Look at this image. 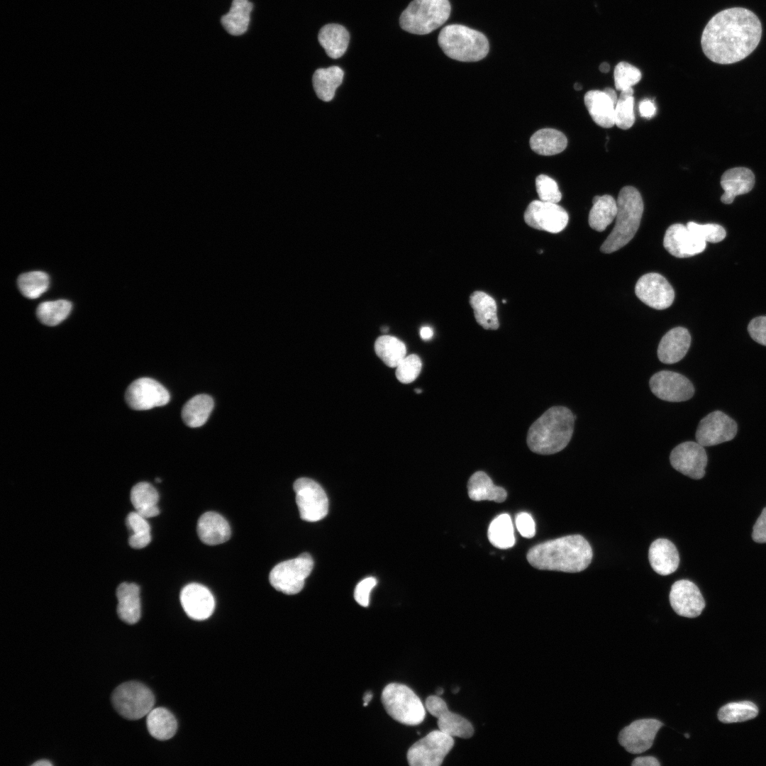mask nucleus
<instances>
[{
	"label": "nucleus",
	"mask_w": 766,
	"mask_h": 766,
	"mask_svg": "<svg viewBox=\"0 0 766 766\" xmlns=\"http://www.w3.org/2000/svg\"><path fill=\"white\" fill-rule=\"evenodd\" d=\"M762 35L758 17L743 7L724 9L714 16L705 26L701 38L704 53L712 62L727 65L748 57L757 46Z\"/></svg>",
	"instance_id": "1"
},
{
	"label": "nucleus",
	"mask_w": 766,
	"mask_h": 766,
	"mask_svg": "<svg viewBox=\"0 0 766 766\" xmlns=\"http://www.w3.org/2000/svg\"><path fill=\"white\" fill-rule=\"evenodd\" d=\"M592 549L581 535H570L548 540L531 548L528 562L542 570L579 572L591 563Z\"/></svg>",
	"instance_id": "2"
},
{
	"label": "nucleus",
	"mask_w": 766,
	"mask_h": 766,
	"mask_svg": "<svg viewBox=\"0 0 766 766\" xmlns=\"http://www.w3.org/2000/svg\"><path fill=\"white\" fill-rule=\"evenodd\" d=\"M576 418L562 406H553L530 426L526 442L529 449L540 455H552L562 450L570 441Z\"/></svg>",
	"instance_id": "3"
},
{
	"label": "nucleus",
	"mask_w": 766,
	"mask_h": 766,
	"mask_svg": "<svg viewBox=\"0 0 766 766\" xmlns=\"http://www.w3.org/2000/svg\"><path fill=\"white\" fill-rule=\"evenodd\" d=\"M617 214L612 231L601 246L604 253L615 252L629 243L635 235L643 211V201L633 187H623L618 196Z\"/></svg>",
	"instance_id": "4"
},
{
	"label": "nucleus",
	"mask_w": 766,
	"mask_h": 766,
	"mask_svg": "<svg viewBox=\"0 0 766 766\" xmlns=\"http://www.w3.org/2000/svg\"><path fill=\"white\" fill-rule=\"evenodd\" d=\"M438 43L450 58L460 62H477L489 50L487 38L482 33L460 24H450L440 30Z\"/></svg>",
	"instance_id": "5"
},
{
	"label": "nucleus",
	"mask_w": 766,
	"mask_h": 766,
	"mask_svg": "<svg viewBox=\"0 0 766 766\" xmlns=\"http://www.w3.org/2000/svg\"><path fill=\"white\" fill-rule=\"evenodd\" d=\"M450 11L449 0H413L401 13L399 25L413 34H428L449 18Z\"/></svg>",
	"instance_id": "6"
},
{
	"label": "nucleus",
	"mask_w": 766,
	"mask_h": 766,
	"mask_svg": "<svg viewBox=\"0 0 766 766\" xmlns=\"http://www.w3.org/2000/svg\"><path fill=\"white\" fill-rule=\"evenodd\" d=\"M381 699L387 714L401 723L415 726L425 718L426 707L416 693L404 684H387Z\"/></svg>",
	"instance_id": "7"
},
{
	"label": "nucleus",
	"mask_w": 766,
	"mask_h": 766,
	"mask_svg": "<svg viewBox=\"0 0 766 766\" xmlns=\"http://www.w3.org/2000/svg\"><path fill=\"white\" fill-rule=\"evenodd\" d=\"M111 702L121 716L137 720L148 715L153 709L155 697L152 691L143 683L129 681L121 684L113 690Z\"/></svg>",
	"instance_id": "8"
},
{
	"label": "nucleus",
	"mask_w": 766,
	"mask_h": 766,
	"mask_svg": "<svg viewBox=\"0 0 766 766\" xmlns=\"http://www.w3.org/2000/svg\"><path fill=\"white\" fill-rule=\"evenodd\" d=\"M313 566L311 555L303 553L275 565L269 574L270 583L277 591L284 594H297L303 589Z\"/></svg>",
	"instance_id": "9"
},
{
	"label": "nucleus",
	"mask_w": 766,
	"mask_h": 766,
	"mask_svg": "<svg viewBox=\"0 0 766 766\" xmlns=\"http://www.w3.org/2000/svg\"><path fill=\"white\" fill-rule=\"evenodd\" d=\"M454 745L453 737L433 731L413 743L407 751L411 766H439Z\"/></svg>",
	"instance_id": "10"
},
{
	"label": "nucleus",
	"mask_w": 766,
	"mask_h": 766,
	"mask_svg": "<svg viewBox=\"0 0 766 766\" xmlns=\"http://www.w3.org/2000/svg\"><path fill=\"white\" fill-rule=\"evenodd\" d=\"M294 490L301 519L314 522L327 515L328 499L317 482L309 478L301 477L294 482Z\"/></svg>",
	"instance_id": "11"
},
{
	"label": "nucleus",
	"mask_w": 766,
	"mask_h": 766,
	"mask_svg": "<svg viewBox=\"0 0 766 766\" xmlns=\"http://www.w3.org/2000/svg\"><path fill=\"white\" fill-rule=\"evenodd\" d=\"M125 399L131 409L143 411L167 404L170 396L167 389L157 381L142 377L128 386Z\"/></svg>",
	"instance_id": "12"
},
{
	"label": "nucleus",
	"mask_w": 766,
	"mask_h": 766,
	"mask_svg": "<svg viewBox=\"0 0 766 766\" xmlns=\"http://www.w3.org/2000/svg\"><path fill=\"white\" fill-rule=\"evenodd\" d=\"M523 218L531 228L552 233L562 231L569 220L567 211L562 206L540 199L528 204Z\"/></svg>",
	"instance_id": "13"
},
{
	"label": "nucleus",
	"mask_w": 766,
	"mask_h": 766,
	"mask_svg": "<svg viewBox=\"0 0 766 766\" xmlns=\"http://www.w3.org/2000/svg\"><path fill=\"white\" fill-rule=\"evenodd\" d=\"M649 386L657 398L670 402L687 401L694 394V387L686 377L669 370L654 374L650 379Z\"/></svg>",
	"instance_id": "14"
},
{
	"label": "nucleus",
	"mask_w": 766,
	"mask_h": 766,
	"mask_svg": "<svg viewBox=\"0 0 766 766\" xmlns=\"http://www.w3.org/2000/svg\"><path fill=\"white\" fill-rule=\"evenodd\" d=\"M635 292L642 302L657 310L670 307L675 299L671 284L662 275L655 272L640 277L635 284Z\"/></svg>",
	"instance_id": "15"
},
{
	"label": "nucleus",
	"mask_w": 766,
	"mask_h": 766,
	"mask_svg": "<svg viewBox=\"0 0 766 766\" xmlns=\"http://www.w3.org/2000/svg\"><path fill=\"white\" fill-rule=\"evenodd\" d=\"M663 723L654 718H643L633 721L619 733L618 740L626 750L632 754H640L650 749Z\"/></svg>",
	"instance_id": "16"
},
{
	"label": "nucleus",
	"mask_w": 766,
	"mask_h": 766,
	"mask_svg": "<svg viewBox=\"0 0 766 766\" xmlns=\"http://www.w3.org/2000/svg\"><path fill=\"white\" fill-rule=\"evenodd\" d=\"M736 433V423L723 412L715 411L700 421L696 440L704 447L712 446L732 440Z\"/></svg>",
	"instance_id": "17"
},
{
	"label": "nucleus",
	"mask_w": 766,
	"mask_h": 766,
	"mask_svg": "<svg viewBox=\"0 0 766 766\" xmlns=\"http://www.w3.org/2000/svg\"><path fill=\"white\" fill-rule=\"evenodd\" d=\"M670 461L677 471L692 479H699L705 474L707 455L703 445L687 441L673 448Z\"/></svg>",
	"instance_id": "18"
},
{
	"label": "nucleus",
	"mask_w": 766,
	"mask_h": 766,
	"mask_svg": "<svg viewBox=\"0 0 766 766\" xmlns=\"http://www.w3.org/2000/svg\"><path fill=\"white\" fill-rule=\"evenodd\" d=\"M425 707L438 719L440 731L453 738H469L473 736L474 728L471 723L460 715L450 711L440 696H429L426 700Z\"/></svg>",
	"instance_id": "19"
},
{
	"label": "nucleus",
	"mask_w": 766,
	"mask_h": 766,
	"mask_svg": "<svg viewBox=\"0 0 766 766\" xmlns=\"http://www.w3.org/2000/svg\"><path fill=\"white\" fill-rule=\"evenodd\" d=\"M669 599L675 612L687 618L699 616L705 607L700 590L687 579L678 580L672 585Z\"/></svg>",
	"instance_id": "20"
},
{
	"label": "nucleus",
	"mask_w": 766,
	"mask_h": 766,
	"mask_svg": "<svg viewBox=\"0 0 766 766\" xmlns=\"http://www.w3.org/2000/svg\"><path fill=\"white\" fill-rule=\"evenodd\" d=\"M706 243L691 231L687 226L675 223L666 231L663 245L672 255L684 258L703 252Z\"/></svg>",
	"instance_id": "21"
},
{
	"label": "nucleus",
	"mask_w": 766,
	"mask_h": 766,
	"mask_svg": "<svg viewBox=\"0 0 766 766\" xmlns=\"http://www.w3.org/2000/svg\"><path fill=\"white\" fill-rule=\"evenodd\" d=\"M180 602L187 615L196 621L207 619L215 609V600L210 590L197 583L189 584L182 589Z\"/></svg>",
	"instance_id": "22"
},
{
	"label": "nucleus",
	"mask_w": 766,
	"mask_h": 766,
	"mask_svg": "<svg viewBox=\"0 0 766 766\" xmlns=\"http://www.w3.org/2000/svg\"><path fill=\"white\" fill-rule=\"evenodd\" d=\"M618 96L611 88L590 90L584 97V104L593 121L602 128L615 125L614 111Z\"/></svg>",
	"instance_id": "23"
},
{
	"label": "nucleus",
	"mask_w": 766,
	"mask_h": 766,
	"mask_svg": "<svg viewBox=\"0 0 766 766\" xmlns=\"http://www.w3.org/2000/svg\"><path fill=\"white\" fill-rule=\"evenodd\" d=\"M691 344V335L683 327H676L663 335L657 348L660 362L673 364L680 361L687 354Z\"/></svg>",
	"instance_id": "24"
},
{
	"label": "nucleus",
	"mask_w": 766,
	"mask_h": 766,
	"mask_svg": "<svg viewBox=\"0 0 766 766\" xmlns=\"http://www.w3.org/2000/svg\"><path fill=\"white\" fill-rule=\"evenodd\" d=\"M755 184V175L748 168L738 167L726 170L721 179L724 193L721 197L723 203L731 204L736 196L748 193Z\"/></svg>",
	"instance_id": "25"
},
{
	"label": "nucleus",
	"mask_w": 766,
	"mask_h": 766,
	"mask_svg": "<svg viewBox=\"0 0 766 766\" xmlns=\"http://www.w3.org/2000/svg\"><path fill=\"white\" fill-rule=\"evenodd\" d=\"M648 559L653 570L664 576L675 572L679 563L677 548L665 538H658L651 543Z\"/></svg>",
	"instance_id": "26"
},
{
	"label": "nucleus",
	"mask_w": 766,
	"mask_h": 766,
	"mask_svg": "<svg viewBox=\"0 0 766 766\" xmlns=\"http://www.w3.org/2000/svg\"><path fill=\"white\" fill-rule=\"evenodd\" d=\"M197 533L204 543L215 545L227 541L231 531L228 521L221 515L209 511L202 514L198 520Z\"/></svg>",
	"instance_id": "27"
},
{
	"label": "nucleus",
	"mask_w": 766,
	"mask_h": 766,
	"mask_svg": "<svg viewBox=\"0 0 766 766\" xmlns=\"http://www.w3.org/2000/svg\"><path fill=\"white\" fill-rule=\"evenodd\" d=\"M117 614L121 620L134 624L140 618V588L135 583L123 582L116 589Z\"/></svg>",
	"instance_id": "28"
},
{
	"label": "nucleus",
	"mask_w": 766,
	"mask_h": 766,
	"mask_svg": "<svg viewBox=\"0 0 766 766\" xmlns=\"http://www.w3.org/2000/svg\"><path fill=\"white\" fill-rule=\"evenodd\" d=\"M469 497L473 501H494L503 502L507 496L506 491L496 486L491 478L482 471L474 472L467 482Z\"/></svg>",
	"instance_id": "29"
},
{
	"label": "nucleus",
	"mask_w": 766,
	"mask_h": 766,
	"mask_svg": "<svg viewBox=\"0 0 766 766\" xmlns=\"http://www.w3.org/2000/svg\"><path fill=\"white\" fill-rule=\"evenodd\" d=\"M318 40L326 54L331 58L337 59L345 54L349 44L350 35L344 26L329 23L321 28Z\"/></svg>",
	"instance_id": "30"
},
{
	"label": "nucleus",
	"mask_w": 766,
	"mask_h": 766,
	"mask_svg": "<svg viewBox=\"0 0 766 766\" xmlns=\"http://www.w3.org/2000/svg\"><path fill=\"white\" fill-rule=\"evenodd\" d=\"M476 321L484 329L496 330L499 326L495 300L484 292L475 291L470 296Z\"/></svg>",
	"instance_id": "31"
},
{
	"label": "nucleus",
	"mask_w": 766,
	"mask_h": 766,
	"mask_svg": "<svg viewBox=\"0 0 766 766\" xmlns=\"http://www.w3.org/2000/svg\"><path fill=\"white\" fill-rule=\"evenodd\" d=\"M567 140L562 132L553 128H543L536 131L530 138V146L541 155H554L562 152L567 147Z\"/></svg>",
	"instance_id": "32"
},
{
	"label": "nucleus",
	"mask_w": 766,
	"mask_h": 766,
	"mask_svg": "<svg viewBox=\"0 0 766 766\" xmlns=\"http://www.w3.org/2000/svg\"><path fill=\"white\" fill-rule=\"evenodd\" d=\"M131 500L135 511L148 518L157 516L159 494L155 488L148 482H142L133 487Z\"/></svg>",
	"instance_id": "33"
},
{
	"label": "nucleus",
	"mask_w": 766,
	"mask_h": 766,
	"mask_svg": "<svg viewBox=\"0 0 766 766\" xmlns=\"http://www.w3.org/2000/svg\"><path fill=\"white\" fill-rule=\"evenodd\" d=\"M592 202L593 206L589 213V225L598 232L604 231L616 218V201L611 195L604 194L594 196Z\"/></svg>",
	"instance_id": "34"
},
{
	"label": "nucleus",
	"mask_w": 766,
	"mask_h": 766,
	"mask_svg": "<svg viewBox=\"0 0 766 766\" xmlns=\"http://www.w3.org/2000/svg\"><path fill=\"white\" fill-rule=\"evenodd\" d=\"M252 4L248 0H233L229 11L221 17V24L232 35H240L248 28Z\"/></svg>",
	"instance_id": "35"
},
{
	"label": "nucleus",
	"mask_w": 766,
	"mask_h": 766,
	"mask_svg": "<svg viewBox=\"0 0 766 766\" xmlns=\"http://www.w3.org/2000/svg\"><path fill=\"white\" fill-rule=\"evenodd\" d=\"M343 76V70L338 66L316 70L313 75V85L317 96L324 101H331Z\"/></svg>",
	"instance_id": "36"
},
{
	"label": "nucleus",
	"mask_w": 766,
	"mask_h": 766,
	"mask_svg": "<svg viewBox=\"0 0 766 766\" xmlns=\"http://www.w3.org/2000/svg\"><path fill=\"white\" fill-rule=\"evenodd\" d=\"M214 406L213 399L207 394H198L184 405L182 418L192 428L203 426L208 420Z\"/></svg>",
	"instance_id": "37"
},
{
	"label": "nucleus",
	"mask_w": 766,
	"mask_h": 766,
	"mask_svg": "<svg viewBox=\"0 0 766 766\" xmlns=\"http://www.w3.org/2000/svg\"><path fill=\"white\" fill-rule=\"evenodd\" d=\"M146 723L150 734L160 740L172 738L177 728L174 716L163 707L152 709L147 715Z\"/></svg>",
	"instance_id": "38"
},
{
	"label": "nucleus",
	"mask_w": 766,
	"mask_h": 766,
	"mask_svg": "<svg viewBox=\"0 0 766 766\" xmlns=\"http://www.w3.org/2000/svg\"><path fill=\"white\" fill-rule=\"evenodd\" d=\"M487 535L494 547L508 549L515 544L514 527L510 516L502 514L497 516L489 524Z\"/></svg>",
	"instance_id": "39"
},
{
	"label": "nucleus",
	"mask_w": 766,
	"mask_h": 766,
	"mask_svg": "<svg viewBox=\"0 0 766 766\" xmlns=\"http://www.w3.org/2000/svg\"><path fill=\"white\" fill-rule=\"evenodd\" d=\"M377 355L389 367H396L406 357L405 344L399 339L391 335H382L374 343Z\"/></svg>",
	"instance_id": "40"
},
{
	"label": "nucleus",
	"mask_w": 766,
	"mask_h": 766,
	"mask_svg": "<svg viewBox=\"0 0 766 766\" xmlns=\"http://www.w3.org/2000/svg\"><path fill=\"white\" fill-rule=\"evenodd\" d=\"M758 712L757 706L752 701L731 702L720 708L718 718L724 723L743 722L755 718Z\"/></svg>",
	"instance_id": "41"
},
{
	"label": "nucleus",
	"mask_w": 766,
	"mask_h": 766,
	"mask_svg": "<svg viewBox=\"0 0 766 766\" xmlns=\"http://www.w3.org/2000/svg\"><path fill=\"white\" fill-rule=\"evenodd\" d=\"M70 301L64 299L45 301L36 310L38 320L43 324L54 326L63 321L72 310Z\"/></svg>",
	"instance_id": "42"
},
{
	"label": "nucleus",
	"mask_w": 766,
	"mask_h": 766,
	"mask_svg": "<svg viewBox=\"0 0 766 766\" xmlns=\"http://www.w3.org/2000/svg\"><path fill=\"white\" fill-rule=\"evenodd\" d=\"M17 282L21 294L28 299H34L47 291L50 279L45 272L33 271L21 274Z\"/></svg>",
	"instance_id": "43"
},
{
	"label": "nucleus",
	"mask_w": 766,
	"mask_h": 766,
	"mask_svg": "<svg viewBox=\"0 0 766 766\" xmlns=\"http://www.w3.org/2000/svg\"><path fill=\"white\" fill-rule=\"evenodd\" d=\"M126 524L131 532L128 540L131 547L140 549L150 543V526L146 518L136 511L131 512L126 518Z\"/></svg>",
	"instance_id": "44"
},
{
	"label": "nucleus",
	"mask_w": 766,
	"mask_h": 766,
	"mask_svg": "<svg viewBox=\"0 0 766 766\" xmlns=\"http://www.w3.org/2000/svg\"><path fill=\"white\" fill-rule=\"evenodd\" d=\"M633 89L629 88L621 91L615 106V125L621 129L630 128L635 122L633 110Z\"/></svg>",
	"instance_id": "45"
},
{
	"label": "nucleus",
	"mask_w": 766,
	"mask_h": 766,
	"mask_svg": "<svg viewBox=\"0 0 766 766\" xmlns=\"http://www.w3.org/2000/svg\"><path fill=\"white\" fill-rule=\"evenodd\" d=\"M615 87L618 91L632 88L642 77L638 68L626 62H618L614 72Z\"/></svg>",
	"instance_id": "46"
},
{
	"label": "nucleus",
	"mask_w": 766,
	"mask_h": 766,
	"mask_svg": "<svg viewBox=\"0 0 766 766\" xmlns=\"http://www.w3.org/2000/svg\"><path fill=\"white\" fill-rule=\"evenodd\" d=\"M421 360L415 354L405 357L396 367V377L404 384L413 382L421 370Z\"/></svg>",
	"instance_id": "47"
},
{
	"label": "nucleus",
	"mask_w": 766,
	"mask_h": 766,
	"mask_svg": "<svg viewBox=\"0 0 766 766\" xmlns=\"http://www.w3.org/2000/svg\"><path fill=\"white\" fill-rule=\"evenodd\" d=\"M535 188L540 200L557 204L562 199L557 182L550 177L540 174L535 179Z\"/></svg>",
	"instance_id": "48"
},
{
	"label": "nucleus",
	"mask_w": 766,
	"mask_h": 766,
	"mask_svg": "<svg viewBox=\"0 0 766 766\" xmlns=\"http://www.w3.org/2000/svg\"><path fill=\"white\" fill-rule=\"evenodd\" d=\"M688 228L704 241L718 243L723 240L726 232L720 225L716 223L699 224L692 221L687 224Z\"/></svg>",
	"instance_id": "49"
},
{
	"label": "nucleus",
	"mask_w": 766,
	"mask_h": 766,
	"mask_svg": "<svg viewBox=\"0 0 766 766\" xmlns=\"http://www.w3.org/2000/svg\"><path fill=\"white\" fill-rule=\"evenodd\" d=\"M377 579L370 577L360 582L354 592L355 601L361 606L367 607L370 603V595L372 589L377 584Z\"/></svg>",
	"instance_id": "50"
},
{
	"label": "nucleus",
	"mask_w": 766,
	"mask_h": 766,
	"mask_svg": "<svg viewBox=\"0 0 766 766\" xmlns=\"http://www.w3.org/2000/svg\"><path fill=\"white\" fill-rule=\"evenodd\" d=\"M516 526L519 533L526 538H531L535 533V522L526 512H521L516 516Z\"/></svg>",
	"instance_id": "51"
},
{
	"label": "nucleus",
	"mask_w": 766,
	"mask_h": 766,
	"mask_svg": "<svg viewBox=\"0 0 766 766\" xmlns=\"http://www.w3.org/2000/svg\"><path fill=\"white\" fill-rule=\"evenodd\" d=\"M748 330L755 341L766 346V316L753 318L750 322Z\"/></svg>",
	"instance_id": "52"
},
{
	"label": "nucleus",
	"mask_w": 766,
	"mask_h": 766,
	"mask_svg": "<svg viewBox=\"0 0 766 766\" xmlns=\"http://www.w3.org/2000/svg\"><path fill=\"white\" fill-rule=\"evenodd\" d=\"M752 538L756 543H766V507L763 509L753 526Z\"/></svg>",
	"instance_id": "53"
},
{
	"label": "nucleus",
	"mask_w": 766,
	"mask_h": 766,
	"mask_svg": "<svg viewBox=\"0 0 766 766\" xmlns=\"http://www.w3.org/2000/svg\"><path fill=\"white\" fill-rule=\"evenodd\" d=\"M639 112L642 117L651 118L656 113V106L654 101L649 99L642 100L639 104Z\"/></svg>",
	"instance_id": "54"
},
{
	"label": "nucleus",
	"mask_w": 766,
	"mask_h": 766,
	"mask_svg": "<svg viewBox=\"0 0 766 766\" xmlns=\"http://www.w3.org/2000/svg\"><path fill=\"white\" fill-rule=\"evenodd\" d=\"M631 765L633 766H660L658 760L653 756L638 757L635 758Z\"/></svg>",
	"instance_id": "55"
},
{
	"label": "nucleus",
	"mask_w": 766,
	"mask_h": 766,
	"mask_svg": "<svg viewBox=\"0 0 766 766\" xmlns=\"http://www.w3.org/2000/svg\"><path fill=\"white\" fill-rule=\"evenodd\" d=\"M433 335L432 328L428 326L422 327L420 330V336L423 340H430Z\"/></svg>",
	"instance_id": "56"
},
{
	"label": "nucleus",
	"mask_w": 766,
	"mask_h": 766,
	"mask_svg": "<svg viewBox=\"0 0 766 766\" xmlns=\"http://www.w3.org/2000/svg\"><path fill=\"white\" fill-rule=\"evenodd\" d=\"M52 763L48 760H40L32 764V766H52Z\"/></svg>",
	"instance_id": "57"
},
{
	"label": "nucleus",
	"mask_w": 766,
	"mask_h": 766,
	"mask_svg": "<svg viewBox=\"0 0 766 766\" xmlns=\"http://www.w3.org/2000/svg\"><path fill=\"white\" fill-rule=\"evenodd\" d=\"M372 693L371 692H367L365 694V695L363 696V701H364L363 706H367L368 704L370 703V701L372 700Z\"/></svg>",
	"instance_id": "58"
},
{
	"label": "nucleus",
	"mask_w": 766,
	"mask_h": 766,
	"mask_svg": "<svg viewBox=\"0 0 766 766\" xmlns=\"http://www.w3.org/2000/svg\"><path fill=\"white\" fill-rule=\"evenodd\" d=\"M599 70L603 73H607L610 70V66L607 62H602L599 65Z\"/></svg>",
	"instance_id": "59"
},
{
	"label": "nucleus",
	"mask_w": 766,
	"mask_h": 766,
	"mask_svg": "<svg viewBox=\"0 0 766 766\" xmlns=\"http://www.w3.org/2000/svg\"><path fill=\"white\" fill-rule=\"evenodd\" d=\"M574 89H575L576 90H580V89H582V86H581V84H578V83H576V84H574Z\"/></svg>",
	"instance_id": "60"
},
{
	"label": "nucleus",
	"mask_w": 766,
	"mask_h": 766,
	"mask_svg": "<svg viewBox=\"0 0 766 766\" xmlns=\"http://www.w3.org/2000/svg\"><path fill=\"white\" fill-rule=\"evenodd\" d=\"M443 693V689H441V688H440V689H438V690H436V695H438V696H440V694H442Z\"/></svg>",
	"instance_id": "61"
},
{
	"label": "nucleus",
	"mask_w": 766,
	"mask_h": 766,
	"mask_svg": "<svg viewBox=\"0 0 766 766\" xmlns=\"http://www.w3.org/2000/svg\"><path fill=\"white\" fill-rule=\"evenodd\" d=\"M415 392H416L417 394H419V393H421V389H415Z\"/></svg>",
	"instance_id": "62"
},
{
	"label": "nucleus",
	"mask_w": 766,
	"mask_h": 766,
	"mask_svg": "<svg viewBox=\"0 0 766 766\" xmlns=\"http://www.w3.org/2000/svg\"><path fill=\"white\" fill-rule=\"evenodd\" d=\"M684 735L685 738H689V733H684Z\"/></svg>",
	"instance_id": "63"
},
{
	"label": "nucleus",
	"mask_w": 766,
	"mask_h": 766,
	"mask_svg": "<svg viewBox=\"0 0 766 766\" xmlns=\"http://www.w3.org/2000/svg\"><path fill=\"white\" fill-rule=\"evenodd\" d=\"M156 481H157V482H160L161 480H160V479H159V478H157V479H156Z\"/></svg>",
	"instance_id": "64"
}]
</instances>
